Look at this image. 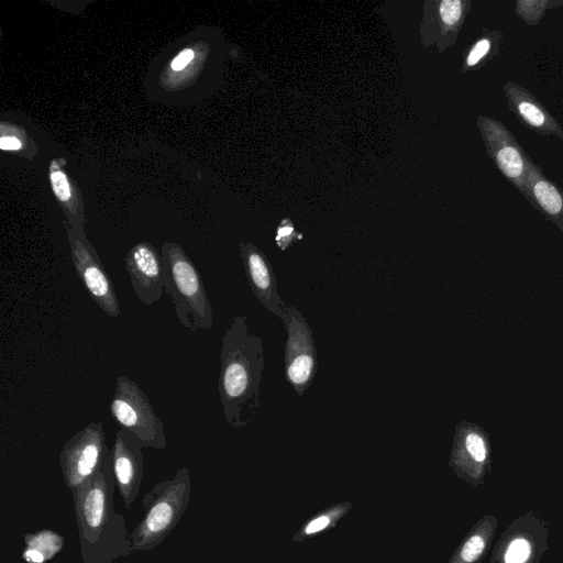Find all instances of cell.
<instances>
[{
	"mask_svg": "<svg viewBox=\"0 0 563 563\" xmlns=\"http://www.w3.org/2000/svg\"><path fill=\"white\" fill-rule=\"evenodd\" d=\"M280 320L287 332L285 376L294 390L302 396L313 382L318 368L312 330L303 314L292 306H286Z\"/></svg>",
	"mask_w": 563,
	"mask_h": 563,
	"instance_id": "ba28073f",
	"label": "cell"
},
{
	"mask_svg": "<svg viewBox=\"0 0 563 563\" xmlns=\"http://www.w3.org/2000/svg\"><path fill=\"white\" fill-rule=\"evenodd\" d=\"M503 92L509 111L525 128L563 142V128L530 90L509 80L505 82Z\"/></svg>",
	"mask_w": 563,
	"mask_h": 563,
	"instance_id": "7c38bea8",
	"label": "cell"
},
{
	"mask_svg": "<svg viewBox=\"0 0 563 563\" xmlns=\"http://www.w3.org/2000/svg\"><path fill=\"white\" fill-rule=\"evenodd\" d=\"M505 35L499 30H490L479 35L464 52L462 71L476 70L503 51Z\"/></svg>",
	"mask_w": 563,
	"mask_h": 563,
	"instance_id": "e0dca14e",
	"label": "cell"
},
{
	"mask_svg": "<svg viewBox=\"0 0 563 563\" xmlns=\"http://www.w3.org/2000/svg\"><path fill=\"white\" fill-rule=\"evenodd\" d=\"M264 347L250 332L245 316L233 317L223 334L218 390L227 422L232 428L249 426L260 406Z\"/></svg>",
	"mask_w": 563,
	"mask_h": 563,
	"instance_id": "6da1fadb",
	"label": "cell"
},
{
	"mask_svg": "<svg viewBox=\"0 0 563 563\" xmlns=\"http://www.w3.org/2000/svg\"><path fill=\"white\" fill-rule=\"evenodd\" d=\"M139 440L120 429L110 450V465L117 489L129 510L141 489L143 477V453Z\"/></svg>",
	"mask_w": 563,
	"mask_h": 563,
	"instance_id": "30bf717a",
	"label": "cell"
},
{
	"mask_svg": "<svg viewBox=\"0 0 563 563\" xmlns=\"http://www.w3.org/2000/svg\"><path fill=\"white\" fill-rule=\"evenodd\" d=\"M296 231L288 220H284L276 231V244L280 250L287 249L295 240Z\"/></svg>",
	"mask_w": 563,
	"mask_h": 563,
	"instance_id": "cb8c5ba5",
	"label": "cell"
},
{
	"mask_svg": "<svg viewBox=\"0 0 563 563\" xmlns=\"http://www.w3.org/2000/svg\"><path fill=\"white\" fill-rule=\"evenodd\" d=\"M431 4L428 19L432 40L438 44L439 49L443 51L456 42L472 2L470 0H442Z\"/></svg>",
	"mask_w": 563,
	"mask_h": 563,
	"instance_id": "5bb4252c",
	"label": "cell"
},
{
	"mask_svg": "<svg viewBox=\"0 0 563 563\" xmlns=\"http://www.w3.org/2000/svg\"><path fill=\"white\" fill-rule=\"evenodd\" d=\"M191 495L190 472L179 468L173 478L156 483L142 499L143 515L130 532L133 551H150L158 547L176 528Z\"/></svg>",
	"mask_w": 563,
	"mask_h": 563,
	"instance_id": "3957f363",
	"label": "cell"
},
{
	"mask_svg": "<svg viewBox=\"0 0 563 563\" xmlns=\"http://www.w3.org/2000/svg\"><path fill=\"white\" fill-rule=\"evenodd\" d=\"M49 180L56 198L63 203H70L73 198L71 185L56 161L51 162Z\"/></svg>",
	"mask_w": 563,
	"mask_h": 563,
	"instance_id": "7402d4cb",
	"label": "cell"
},
{
	"mask_svg": "<svg viewBox=\"0 0 563 563\" xmlns=\"http://www.w3.org/2000/svg\"><path fill=\"white\" fill-rule=\"evenodd\" d=\"M530 555V544L525 539L514 540L505 554L506 563H523Z\"/></svg>",
	"mask_w": 563,
	"mask_h": 563,
	"instance_id": "603a6c76",
	"label": "cell"
},
{
	"mask_svg": "<svg viewBox=\"0 0 563 563\" xmlns=\"http://www.w3.org/2000/svg\"><path fill=\"white\" fill-rule=\"evenodd\" d=\"M195 56V52L191 48L183 49L170 63V67L175 71L184 69Z\"/></svg>",
	"mask_w": 563,
	"mask_h": 563,
	"instance_id": "d4e9b609",
	"label": "cell"
},
{
	"mask_svg": "<svg viewBox=\"0 0 563 563\" xmlns=\"http://www.w3.org/2000/svg\"><path fill=\"white\" fill-rule=\"evenodd\" d=\"M25 547L40 552L46 561L52 560L64 547V538L51 529H42L24 536Z\"/></svg>",
	"mask_w": 563,
	"mask_h": 563,
	"instance_id": "ffe728a7",
	"label": "cell"
},
{
	"mask_svg": "<svg viewBox=\"0 0 563 563\" xmlns=\"http://www.w3.org/2000/svg\"><path fill=\"white\" fill-rule=\"evenodd\" d=\"M24 561L27 563H45V558L36 550L25 547L22 553Z\"/></svg>",
	"mask_w": 563,
	"mask_h": 563,
	"instance_id": "4316f807",
	"label": "cell"
},
{
	"mask_svg": "<svg viewBox=\"0 0 563 563\" xmlns=\"http://www.w3.org/2000/svg\"><path fill=\"white\" fill-rule=\"evenodd\" d=\"M109 411L113 420L135 437L142 448L164 450V424L143 389L126 376H119Z\"/></svg>",
	"mask_w": 563,
	"mask_h": 563,
	"instance_id": "5b68a950",
	"label": "cell"
},
{
	"mask_svg": "<svg viewBox=\"0 0 563 563\" xmlns=\"http://www.w3.org/2000/svg\"><path fill=\"white\" fill-rule=\"evenodd\" d=\"M110 451L101 421H92L69 438L59 453L66 487L74 493L88 483L109 459Z\"/></svg>",
	"mask_w": 563,
	"mask_h": 563,
	"instance_id": "52a82bcc",
	"label": "cell"
},
{
	"mask_svg": "<svg viewBox=\"0 0 563 563\" xmlns=\"http://www.w3.org/2000/svg\"><path fill=\"white\" fill-rule=\"evenodd\" d=\"M240 253L251 289L266 310L282 317L287 305L277 291V280L265 254L252 243H241Z\"/></svg>",
	"mask_w": 563,
	"mask_h": 563,
	"instance_id": "4fadbf2b",
	"label": "cell"
},
{
	"mask_svg": "<svg viewBox=\"0 0 563 563\" xmlns=\"http://www.w3.org/2000/svg\"><path fill=\"white\" fill-rule=\"evenodd\" d=\"M533 209L543 213L563 231V189L534 163L529 175Z\"/></svg>",
	"mask_w": 563,
	"mask_h": 563,
	"instance_id": "9a60e30c",
	"label": "cell"
},
{
	"mask_svg": "<svg viewBox=\"0 0 563 563\" xmlns=\"http://www.w3.org/2000/svg\"><path fill=\"white\" fill-rule=\"evenodd\" d=\"M2 151H19L22 147L21 141L13 135H2L0 139Z\"/></svg>",
	"mask_w": 563,
	"mask_h": 563,
	"instance_id": "484cf974",
	"label": "cell"
},
{
	"mask_svg": "<svg viewBox=\"0 0 563 563\" xmlns=\"http://www.w3.org/2000/svg\"><path fill=\"white\" fill-rule=\"evenodd\" d=\"M559 7H563V0H517L514 11L525 24L536 26L549 10Z\"/></svg>",
	"mask_w": 563,
	"mask_h": 563,
	"instance_id": "d6986e66",
	"label": "cell"
},
{
	"mask_svg": "<svg viewBox=\"0 0 563 563\" xmlns=\"http://www.w3.org/2000/svg\"><path fill=\"white\" fill-rule=\"evenodd\" d=\"M488 539V532L481 527L468 536L454 553L449 563H474L484 552Z\"/></svg>",
	"mask_w": 563,
	"mask_h": 563,
	"instance_id": "44dd1931",
	"label": "cell"
},
{
	"mask_svg": "<svg viewBox=\"0 0 563 563\" xmlns=\"http://www.w3.org/2000/svg\"><path fill=\"white\" fill-rule=\"evenodd\" d=\"M476 125L495 167L533 208L529 175L534 162L501 121L479 114L476 118Z\"/></svg>",
	"mask_w": 563,
	"mask_h": 563,
	"instance_id": "8992f818",
	"label": "cell"
},
{
	"mask_svg": "<svg viewBox=\"0 0 563 563\" xmlns=\"http://www.w3.org/2000/svg\"><path fill=\"white\" fill-rule=\"evenodd\" d=\"M115 488L108 459L88 483L71 493L82 563H111L134 552L125 520L114 508Z\"/></svg>",
	"mask_w": 563,
	"mask_h": 563,
	"instance_id": "7a4b0ae2",
	"label": "cell"
},
{
	"mask_svg": "<svg viewBox=\"0 0 563 563\" xmlns=\"http://www.w3.org/2000/svg\"><path fill=\"white\" fill-rule=\"evenodd\" d=\"M161 253L164 290L178 321L190 331L211 330L213 312L199 271L176 243H164Z\"/></svg>",
	"mask_w": 563,
	"mask_h": 563,
	"instance_id": "277c9868",
	"label": "cell"
},
{
	"mask_svg": "<svg viewBox=\"0 0 563 563\" xmlns=\"http://www.w3.org/2000/svg\"><path fill=\"white\" fill-rule=\"evenodd\" d=\"M487 446L484 437L476 427L461 423L456 427L451 464L457 472L471 473L473 464L486 460Z\"/></svg>",
	"mask_w": 563,
	"mask_h": 563,
	"instance_id": "2e32d148",
	"label": "cell"
},
{
	"mask_svg": "<svg viewBox=\"0 0 563 563\" xmlns=\"http://www.w3.org/2000/svg\"><path fill=\"white\" fill-rule=\"evenodd\" d=\"M124 262L137 299L146 306L157 302L164 292L162 253L148 242H140L128 252Z\"/></svg>",
	"mask_w": 563,
	"mask_h": 563,
	"instance_id": "8fae6325",
	"label": "cell"
},
{
	"mask_svg": "<svg viewBox=\"0 0 563 563\" xmlns=\"http://www.w3.org/2000/svg\"><path fill=\"white\" fill-rule=\"evenodd\" d=\"M351 506V501L346 500L317 512L301 525L300 529L294 534L292 540L301 542L309 537H313L331 529L345 514L349 512Z\"/></svg>",
	"mask_w": 563,
	"mask_h": 563,
	"instance_id": "ac0fdd59",
	"label": "cell"
},
{
	"mask_svg": "<svg viewBox=\"0 0 563 563\" xmlns=\"http://www.w3.org/2000/svg\"><path fill=\"white\" fill-rule=\"evenodd\" d=\"M70 254L76 273L92 301L111 318L121 313L113 283L97 251L81 231H68Z\"/></svg>",
	"mask_w": 563,
	"mask_h": 563,
	"instance_id": "9c48e42d",
	"label": "cell"
}]
</instances>
